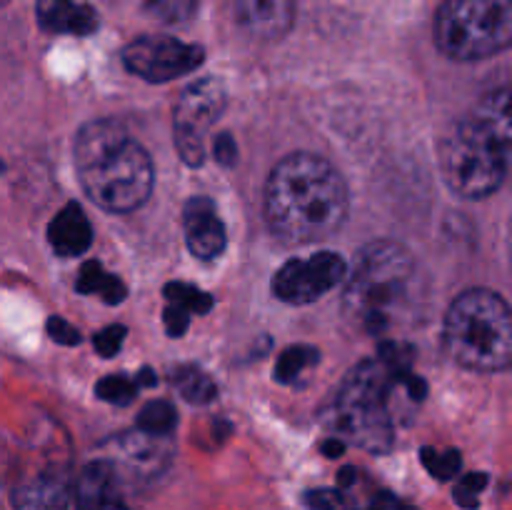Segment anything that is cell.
<instances>
[{"instance_id":"28","label":"cell","mask_w":512,"mask_h":510,"mask_svg":"<svg viewBox=\"0 0 512 510\" xmlns=\"http://www.w3.org/2000/svg\"><path fill=\"white\" fill-rule=\"evenodd\" d=\"M123 340H125L123 325H110V328H103L98 335H95L93 345L103 358H113V355L123 348Z\"/></svg>"},{"instance_id":"30","label":"cell","mask_w":512,"mask_h":510,"mask_svg":"<svg viewBox=\"0 0 512 510\" xmlns=\"http://www.w3.org/2000/svg\"><path fill=\"white\" fill-rule=\"evenodd\" d=\"M48 335L60 345H78L80 343L78 328H73L68 320L58 318V315H53V318L48 320Z\"/></svg>"},{"instance_id":"18","label":"cell","mask_w":512,"mask_h":510,"mask_svg":"<svg viewBox=\"0 0 512 510\" xmlns=\"http://www.w3.org/2000/svg\"><path fill=\"white\" fill-rule=\"evenodd\" d=\"M75 288L85 295H100L105 303L115 305L125 298V285L120 283L115 275H110L98 260H88V263L80 268L78 285Z\"/></svg>"},{"instance_id":"22","label":"cell","mask_w":512,"mask_h":510,"mask_svg":"<svg viewBox=\"0 0 512 510\" xmlns=\"http://www.w3.org/2000/svg\"><path fill=\"white\" fill-rule=\"evenodd\" d=\"M175 388L190 403H210L215 398V383L198 368H180L175 373Z\"/></svg>"},{"instance_id":"9","label":"cell","mask_w":512,"mask_h":510,"mask_svg":"<svg viewBox=\"0 0 512 510\" xmlns=\"http://www.w3.org/2000/svg\"><path fill=\"white\" fill-rule=\"evenodd\" d=\"M123 63L148 83H170L203 63V48L170 35H143L123 50Z\"/></svg>"},{"instance_id":"26","label":"cell","mask_w":512,"mask_h":510,"mask_svg":"<svg viewBox=\"0 0 512 510\" xmlns=\"http://www.w3.org/2000/svg\"><path fill=\"white\" fill-rule=\"evenodd\" d=\"M460 463H463V458H460L458 450H445V453H440L435 448H423V465L428 468V473L433 478L450 480L453 475H458Z\"/></svg>"},{"instance_id":"27","label":"cell","mask_w":512,"mask_h":510,"mask_svg":"<svg viewBox=\"0 0 512 510\" xmlns=\"http://www.w3.org/2000/svg\"><path fill=\"white\" fill-rule=\"evenodd\" d=\"M485 485H488V475L485 473L463 475L460 483L455 485V500H458V505H463V508H478V498L485 490Z\"/></svg>"},{"instance_id":"1","label":"cell","mask_w":512,"mask_h":510,"mask_svg":"<svg viewBox=\"0 0 512 510\" xmlns=\"http://www.w3.org/2000/svg\"><path fill=\"white\" fill-rule=\"evenodd\" d=\"M350 198L343 175L325 158L293 153L265 183V220L285 245L325 240L348 220Z\"/></svg>"},{"instance_id":"11","label":"cell","mask_w":512,"mask_h":510,"mask_svg":"<svg viewBox=\"0 0 512 510\" xmlns=\"http://www.w3.org/2000/svg\"><path fill=\"white\" fill-rule=\"evenodd\" d=\"M183 228L185 243L195 258L213 260L225 250V225L210 198L195 195L185 203Z\"/></svg>"},{"instance_id":"20","label":"cell","mask_w":512,"mask_h":510,"mask_svg":"<svg viewBox=\"0 0 512 510\" xmlns=\"http://www.w3.org/2000/svg\"><path fill=\"white\" fill-rule=\"evenodd\" d=\"M320 360L318 348L313 345H290L288 350L280 353L278 365H275V380L278 383H295L305 370L313 368L315 363Z\"/></svg>"},{"instance_id":"35","label":"cell","mask_w":512,"mask_h":510,"mask_svg":"<svg viewBox=\"0 0 512 510\" xmlns=\"http://www.w3.org/2000/svg\"><path fill=\"white\" fill-rule=\"evenodd\" d=\"M355 480V470L353 468H343L340 470V475H338V485L340 488H348L350 483H353Z\"/></svg>"},{"instance_id":"34","label":"cell","mask_w":512,"mask_h":510,"mask_svg":"<svg viewBox=\"0 0 512 510\" xmlns=\"http://www.w3.org/2000/svg\"><path fill=\"white\" fill-rule=\"evenodd\" d=\"M343 450H345V443L340 438L325 440L323 443V453L328 455V458H338V455H343Z\"/></svg>"},{"instance_id":"36","label":"cell","mask_w":512,"mask_h":510,"mask_svg":"<svg viewBox=\"0 0 512 510\" xmlns=\"http://www.w3.org/2000/svg\"><path fill=\"white\" fill-rule=\"evenodd\" d=\"M98 510H128V508H125L123 503H118V500H113V503L103 505V508H98Z\"/></svg>"},{"instance_id":"24","label":"cell","mask_w":512,"mask_h":510,"mask_svg":"<svg viewBox=\"0 0 512 510\" xmlns=\"http://www.w3.org/2000/svg\"><path fill=\"white\" fill-rule=\"evenodd\" d=\"M150 18L160 20V23L178 25L188 23L198 10V0H148L145 3Z\"/></svg>"},{"instance_id":"14","label":"cell","mask_w":512,"mask_h":510,"mask_svg":"<svg viewBox=\"0 0 512 510\" xmlns=\"http://www.w3.org/2000/svg\"><path fill=\"white\" fill-rule=\"evenodd\" d=\"M38 23L48 33L90 35L98 30V15L90 5L75 0H38Z\"/></svg>"},{"instance_id":"8","label":"cell","mask_w":512,"mask_h":510,"mask_svg":"<svg viewBox=\"0 0 512 510\" xmlns=\"http://www.w3.org/2000/svg\"><path fill=\"white\" fill-rule=\"evenodd\" d=\"M225 108V90L218 80L190 83L175 105V148L188 165L205 160V135Z\"/></svg>"},{"instance_id":"12","label":"cell","mask_w":512,"mask_h":510,"mask_svg":"<svg viewBox=\"0 0 512 510\" xmlns=\"http://www.w3.org/2000/svg\"><path fill=\"white\" fill-rule=\"evenodd\" d=\"M240 23L263 40H278L295 20V0H238Z\"/></svg>"},{"instance_id":"29","label":"cell","mask_w":512,"mask_h":510,"mask_svg":"<svg viewBox=\"0 0 512 510\" xmlns=\"http://www.w3.org/2000/svg\"><path fill=\"white\" fill-rule=\"evenodd\" d=\"M305 503L310 510H345V498L340 490H310Z\"/></svg>"},{"instance_id":"7","label":"cell","mask_w":512,"mask_h":510,"mask_svg":"<svg viewBox=\"0 0 512 510\" xmlns=\"http://www.w3.org/2000/svg\"><path fill=\"white\" fill-rule=\"evenodd\" d=\"M435 43L448 58L483 60L512 45V0H445Z\"/></svg>"},{"instance_id":"10","label":"cell","mask_w":512,"mask_h":510,"mask_svg":"<svg viewBox=\"0 0 512 510\" xmlns=\"http://www.w3.org/2000/svg\"><path fill=\"white\" fill-rule=\"evenodd\" d=\"M348 263L338 253H315L310 258L288 260L273 278L275 298L290 305H308L343 283Z\"/></svg>"},{"instance_id":"6","label":"cell","mask_w":512,"mask_h":510,"mask_svg":"<svg viewBox=\"0 0 512 510\" xmlns=\"http://www.w3.org/2000/svg\"><path fill=\"white\" fill-rule=\"evenodd\" d=\"M413 275V255L393 240H373L355 255L345 303L370 330H380L388 310L403 298Z\"/></svg>"},{"instance_id":"33","label":"cell","mask_w":512,"mask_h":510,"mask_svg":"<svg viewBox=\"0 0 512 510\" xmlns=\"http://www.w3.org/2000/svg\"><path fill=\"white\" fill-rule=\"evenodd\" d=\"M373 510H418V508H413V505H410V503L400 500L398 495L380 493L378 498L373 500Z\"/></svg>"},{"instance_id":"5","label":"cell","mask_w":512,"mask_h":510,"mask_svg":"<svg viewBox=\"0 0 512 510\" xmlns=\"http://www.w3.org/2000/svg\"><path fill=\"white\" fill-rule=\"evenodd\" d=\"M438 165L448 188L468 200L488 198L508 178L503 153L478 115L445 130L438 145Z\"/></svg>"},{"instance_id":"21","label":"cell","mask_w":512,"mask_h":510,"mask_svg":"<svg viewBox=\"0 0 512 510\" xmlns=\"http://www.w3.org/2000/svg\"><path fill=\"white\" fill-rule=\"evenodd\" d=\"M175 423H178V415L168 400H153L138 415V430L155 438H168L175 430Z\"/></svg>"},{"instance_id":"23","label":"cell","mask_w":512,"mask_h":510,"mask_svg":"<svg viewBox=\"0 0 512 510\" xmlns=\"http://www.w3.org/2000/svg\"><path fill=\"white\" fill-rule=\"evenodd\" d=\"M165 298H168V303L178 305V308L188 310L190 315L198 313H208L210 308H213V298H210L208 293H203V290H198L195 285H188V283H170L165 285Z\"/></svg>"},{"instance_id":"25","label":"cell","mask_w":512,"mask_h":510,"mask_svg":"<svg viewBox=\"0 0 512 510\" xmlns=\"http://www.w3.org/2000/svg\"><path fill=\"white\" fill-rule=\"evenodd\" d=\"M140 383L138 378H128V375H108L95 385V393L100 400L113 405H128L138 395Z\"/></svg>"},{"instance_id":"19","label":"cell","mask_w":512,"mask_h":510,"mask_svg":"<svg viewBox=\"0 0 512 510\" xmlns=\"http://www.w3.org/2000/svg\"><path fill=\"white\" fill-rule=\"evenodd\" d=\"M120 450H123L125 460L138 470H155L165 458V450L160 448V438L143 433V430L120 438Z\"/></svg>"},{"instance_id":"32","label":"cell","mask_w":512,"mask_h":510,"mask_svg":"<svg viewBox=\"0 0 512 510\" xmlns=\"http://www.w3.org/2000/svg\"><path fill=\"white\" fill-rule=\"evenodd\" d=\"M213 155L220 165H233L235 158H238V143L233 140V135L220 133L213 140Z\"/></svg>"},{"instance_id":"15","label":"cell","mask_w":512,"mask_h":510,"mask_svg":"<svg viewBox=\"0 0 512 510\" xmlns=\"http://www.w3.org/2000/svg\"><path fill=\"white\" fill-rule=\"evenodd\" d=\"M475 115L493 133L500 153H503L508 178H512V88H498L485 95L475 108Z\"/></svg>"},{"instance_id":"4","label":"cell","mask_w":512,"mask_h":510,"mask_svg":"<svg viewBox=\"0 0 512 510\" xmlns=\"http://www.w3.org/2000/svg\"><path fill=\"white\" fill-rule=\"evenodd\" d=\"M395 380L380 360H365L343 380L335 395L330 423L338 438H348L360 448L385 453L393 445V420L388 393Z\"/></svg>"},{"instance_id":"3","label":"cell","mask_w":512,"mask_h":510,"mask_svg":"<svg viewBox=\"0 0 512 510\" xmlns=\"http://www.w3.org/2000/svg\"><path fill=\"white\" fill-rule=\"evenodd\" d=\"M445 345L463 368L498 373L512 365V310L498 293L470 288L445 315Z\"/></svg>"},{"instance_id":"31","label":"cell","mask_w":512,"mask_h":510,"mask_svg":"<svg viewBox=\"0 0 512 510\" xmlns=\"http://www.w3.org/2000/svg\"><path fill=\"white\" fill-rule=\"evenodd\" d=\"M163 320H165V330H168V335H173V338H180V335H183L185 330H188L190 313H188V310L178 308V305L168 303Z\"/></svg>"},{"instance_id":"16","label":"cell","mask_w":512,"mask_h":510,"mask_svg":"<svg viewBox=\"0 0 512 510\" xmlns=\"http://www.w3.org/2000/svg\"><path fill=\"white\" fill-rule=\"evenodd\" d=\"M115 483H118V475H115V465L110 460H95V463L85 465L78 485H75L78 510H98L113 503Z\"/></svg>"},{"instance_id":"13","label":"cell","mask_w":512,"mask_h":510,"mask_svg":"<svg viewBox=\"0 0 512 510\" xmlns=\"http://www.w3.org/2000/svg\"><path fill=\"white\" fill-rule=\"evenodd\" d=\"M48 243L63 258L83 255L93 243V228L78 203H68L48 225Z\"/></svg>"},{"instance_id":"2","label":"cell","mask_w":512,"mask_h":510,"mask_svg":"<svg viewBox=\"0 0 512 510\" xmlns=\"http://www.w3.org/2000/svg\"><path fill=\"white\" fill-rule=\"evenodd\" d=\"M75 170L90 200L110 213H130L153 193L148 150L115 120H93L78 130Z\"/></svg>"},{"instance_id":"17","label":"cell","mask_w":512,"mask_h":510,"mask_svg":"<svg viewBox=\"0 0 512 510\" xmlns=\"http://www.w3.org/2000/svg\"><path fill=\"white\" fill-rule=\"evenodd\" d=\"M68 483L58 475H40L15 490V510H65Z\"/></svg>"}]
</instances>
